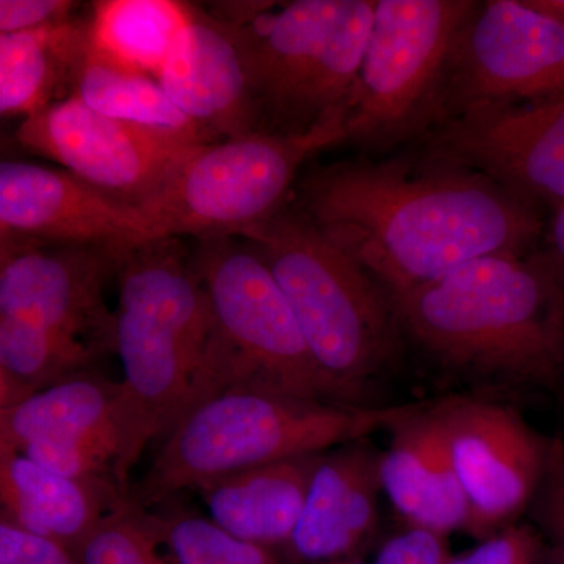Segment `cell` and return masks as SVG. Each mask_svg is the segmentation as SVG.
I'll use <instances>...</instances> for the list:
<instances>
[{
  "mask_svg": "<svg viewBox=\"0 0 564 564\" xmlns=\"http://www.w3.org/2000/svg\"><path fill=\"white\" fill-rule=\"evenodd\" d=\"M415 144L426 161L481 174L536 209L564 204V96L470 111Z\"/></svg>",
  "mask_w": 564,
  "mask_h": 564,
  "instance_id": "cell-13",
  "label": "cell"
},
{
  "mask_svg": "<svg viewBox=\"0 0 564 564\" xmlns=\"http://www.w3.org/2000/svg\"><path fill=\"white\" fill-rule=\"evenodd\" d=\"M422 404L356 406L247 389L204 400L163 436L133 499L150 508L221 475L325 454L391 430Z\"/></svg>",
  "mask_w": 564,
  "mask_h": 564,
  "instance_id": "cell-4",
  "label": "cell"
},
{
  "mask_svg": "<svg viewBox=\"0 0 564 564\" xmlns=\"http://www.w3.org/2000/svg\"><path fill=\"white\" fill-rule=\"evenodd\" d=\"M381 454V486L410 529L447 538L464 530L467 503L456 475L443 417L433 406L419 408L391 430Z\"/></svg>",
  "mask_w": 564,
  "mask_h": 564,
  "instance_id": "cell-19",
  "label": "cell"
},
{
  "mask_svg": "<svg viewBox=\"0 0 564 564\" xmlns=\"http://www.w3.org/2000/svg\"><path fill=\"white\" fill-rule=\"evenodd\" d=\"M347 111L303 133L252 132L192 152L150 215L165 239L242 237L285 206L313 155L347 141Z\"/></svg>",
  "mask_w": 564,
  "mask_h": 564,
  "instance_id": "cell-9",
  "label": "cell"
},
{
  "mask_svg": "<svg viewBox=\"0 0 564 564\" xmlns=\"http://www.w3.org/2000/svg\"><path fill=\"white\" fill-rule=\"evenodd\" d=\"M475 7L474 0H377L347 107V141L386 152L432 131L456 41Z\"/></svg>",
  "mask_w": 564,
  "mask_h": 564,
  "instance_id": "cell-8",
  "label": "cell"
},
{
  "mask_svg": "<svg viewBox=\"0 0 564 564\" xmlns=\"http://www.w3.org/2000/svg\"><path fill=\"white\" fill-rule=\"evenodd\" d=\"M73 555L77 564H177L165 518L150 513L132 496L104 516Z\"/></svg>",
  "mask_w": 564,
  "mask_h": 564,
  "instance_id": "cell-26",
  "label": "cell"
},
{
  "mask_svg": "<svg viewBox=\"0 0 564 564\" xmlns=\"http://www.w3.org/2000/svg\"><path fill=\"white\" fill-rule=\"evenodd\" d=\"M118 252L3 237L0 317L77 340L99 356L115 351V313L104 284L117 274Z\"/></svg>",
  "mask_w": 564,
  "mask_h": 564,
  "instance_id": "cell-15",
  "label": "cell"
},
{
  "mask_svg": "<svg viewBox=\"0 0 564 564\" xmlns=\"http://www.w3.org/2000/svg\"><path fill=\"white\" fill-rule=\"evenodd\" d=\"M99 358L88 345L31 323L0 317V411L91 370Z\"/></svg>",
  "mask_w": 564,
  "mask_h": 564,
  "instance_id": "cell-25",
  "label": "cell"
},
{
  "mask_svg": "<svg viewBox=\"0 0 564 564\" xmlns=\"http://www.w3.org/2000/svg\"><path fill=\"white\" fill-rule=\"evenodd\" d=\"M380 466L381 452L367 440L325 452L282 560L307 564L361 556L380 519Z\"/></svg>",
  "mask_w": 564,
  "mask_h": 564,
  "instance_id": "cell-18",
  "label": "cell"
},
{
  "mask_svg": "<svg viewBox=\"0 0 564 564\" xmlns=\"http://www.w3.org/2000/svg\"><path fill=\"white\" fill-rule=\"evenodd\" d=\"M148 444L124 386L93 370L0 411V454L20 452L52 473L124 494Z\"/></svg>",
  "mask_w": 564,
  "mask_h": 564,
  "instance_id": "cell-10",
  "label": "cell"
},
{
  "mask_svg": "<svg viewBox=\"0 0 564 564\" xmlns=\"http://www.w3.org/2000/svg\"><path fill=\"white\" fill-rule=\"evenodd\" d=\"M129 496L52 473L20 452L0 454L2 519L70 552Z\"/></svg>",
  "mask_w": 564,
  "mask_h": 564,
  "instance_id": "cell-21",
  "label": "cell"
},
{
  "mask_svg": "<svg viewBox=\"0 0 564 564\" xmlns=\"http://www.w3.org/2000/svg\"><path fill=\"white\" fill-rule=\"evenodd\" d=\"M242 239L272 272L326 380L345 402L372 406L366 393L404 343L391 293L296 204Z\"/></svg>",
  "mask_w": 564,
  "mask_h": 564,
  "instance_id": "cell-3",
  "label": "cell"
},
{
  "mask_svg": "<svg viewBox=\"0 0 564 564\" xmlns=\"http://www.w3.org/2000/svg\"><path fill=\"white\" fill-rule=\"evenodd\" d=\"M291 564H300V563H291ZM307 564H367V563L364 562L361 556H356V558L334 560V562L307 563Z\"/></svg>",
  "mask_w": 564,
  "mask_h": 564,
  "instance_id": "cell-34",
  "label": "cell"
},
{
  "mask_svg": "<svg viewBox=\"0 0 564 564\" xmlns=\"http://www.w3.org/2000/svg\"><path fill=\"white\" fill-rule=\"evenodd\" d=\"M0 236L122 251L165 239L148 212L118 202L66 172L0 163Z\"/></svg>",
  "mask_w": 564,
  "mask_h": 564,
  "instance_id": "cell-16",
  "label": "cell"
},
{
  "mask_svg": "<svg viewBox=\"0 0 564 564\" xmlns=\"http://www.w3.org/2000/svg\"><path fill=\"white\" fill-rule=\"evenodd\" d=\"M192 259L210 307L215 395L247 389L350 404L318 369L284 293L250 242L202 239Z\"/></svg>",
  "mask_w": 564,
  "mask_h": 564,
  "instance_id": "cell-7",
  "label": "cell"
},
{
  "mask_svg": "<svg viewBox=\"0 0 564 564\" xmlns=\"http://www.w3.org/2000/svg\"><path fill=\"white\" fill-rule=\"evenodd\" d=\"M296 206L391 296L475 259L532 252L544 229L532 204L421 154L333 163L304 177Z\"/></svg>",
  "mask_w": 564,
  "mask_h": 564,
  "instance_id": "cell-1",
  "label": "cell"
},
{
  "mask_svg": "<svg viewBox=\"0 0 564 564\" xmlns=\"http://www.w3.org/2000/svg\"><path fill=\"white\" fill-rule=\"evenodd\" d=\"M165 521L177 564H291L276 552L237 540L209 518L176 514Z\"/></svg>",
  "mask_w": 564,
  "mask_h": 564,
  "instance_id": "cell-27",
  "label": "cell"
},
{
  "mask_svg": "<svg viewBox=\"0 0 564 564\" xmlns=\"http://www.w3.org/2000/svg\"><path fill=\"white\" fill-rule=\"evenodd\" d=\"M90 47L88 21L70 20L18 33H0V111L31 117L74 96Z\"/></svg>",
  "mask_w": 564,
  "mask_h": 564,
  "instance_id": "cell-22",
  "label": "cell"
},
{
  "mask_svg": "<svg viewBox=\"0 0 564 564\" xmlns=\"http://www.w3.org/2000/svg\"><path fill=\"white\" fill-rule=\"evenodd\" d=\"M545 261L554 270L560 284L564 289V204L558 209L552 212L551 225L547 229V242L543 250Z\"/></svg>",
  "mask_w": 564,
  "mask_h": 564,
  "instance_id": "cell-33",
  "label": "cell"
},
{
  "mask_svg": "<svg viewBox=\"0 0 564 564\" xmlns=\"http://www.w3.org/2000/svg\"><path fill=\"white\" fill-rule=\"evenodd\" d=\"M79 7L68 0H0V33L35 31L70 20Z\"/></svg>",
  "mask_w": 564,
  "mask_h": 564,
  "instance_id": "cell-31",
  "label": "cell"
},
{
  "mask_svg": "<svg viewBox=\"0 0 564 564\" xmlns=\"http://www.w3.org/2000/svg\"><path fill=\"white\" fill-rule=\"evenodd\" d=\"M392 299L404 340L447 373L496 388L564 375V289L541 251L475 259Z\"/></svg>",
  "mask_w": 564,
  "mask_h": 564,
  "instance_id": "cell-2",
  "label": "cell"
},
{
  "mask_svg": "<svg viewBox=\"0 0 564 564\" xmlns=\"http://www.w3.org/2000/svg\"><path fill=\"white\" fill-rule=\"evenodd\" d=\"M563 96L564 0H486L456 41L436 126Z\"/></svg>",
  "mask_w": 564,
  "mask_h": 564,
  "instance_id": "cell-11",
  "label": "cell"
},
{
  "mask_svg": "<svg viewBox=\"0 0 564 564\" xmlns=\"http://www.w3.org/2000/svg\"><path fill=\"white\" fill-rule=\"evenodd\" d=\"M543 541L532 527L511 524L486 538L477 547L452 555L447 564H541Z\"/></svg>",
  "mask_w": 564,
  "mask_h": 564,
  "instance_id": "cell-28",
  "label": "cell"
},
{
  "mask_svg": "<svg viewBox=\"0 0 564 564\" xmlns=\"http://www.w3.org/2000/svg\"><path fill=\"white\" fill-rule=\"evenodd\" d=\"M322 456L262 464L212 478L195 489L214 524L237 540L276 552L299 525Z\"/></svg>",
  "mask_w": 564,
  "mask_h": 564,
  "instance_id": "cell-20",
  "label": "cell"
},
{
  "mask_svg": "<svg viewBox=\"0 0 564 564\" xmlns=\"http://www.w3.org/2000/svg\"><path fill=\"white\" fill-rule=\"evenodd\" d=\"M451 556L447 538L408 529L380 549L373 564H447Z\"/></svg>",
  "mask_w": 564,
  "mask_h": 564,
  "instance_id": "cell-30",
  "label": "cell"
},
{
  "mask_svg": "<svg viewBox=\"0 0 564 564\" xmlns=\"http://www.w3.org/2000/svg\"><path fill=\"white\" fill-rule=\"evenodd\" d=\"M17 140L111 198L150 214L203 144L106 117L77 96L24 118Z\"/></svg>",
  "mask_w": 564,
  "mask_h": 564,
  "instance_id": "cell-12",
  "label": "cell"
},
{
  "mask_svg": "<svg viewBox=\"0 0 564 564\" xmlns=\"http://www.w3.org/2000/svg\"><path fill=\"white\" fill-rule=\"evenodd\" d=\"M436 408L466 497L464 532L484 541L516 524L554 454L513 408L480 399H448Z\"/></svg>",
  "mask_w": 564,
  "mask_h": 564,
  "instance_id": "cell-14",
  "label": "cell"
},
{
  "mask_svg": "<svg viewBox=\"0 0 564 564\" xmlns=\"http://www.w3.org/2000/svg\"><path fill=\"white\" fill-rule=\"evenodd\" d=\"M188 118L220 140L261 131L247 62L228 24L192 7V20L159 74Z\"/></svg>",
  "mask_w": 564,
  "mask_h": 564,
  "instance_id": "cell-17",
  "label": "cell"
},
{
  "mask_svg": "<svg viewBox=\"0 0 564 564\" xmlns=\"http://www.w3.org/2000/svg\"><path fill=\"white\" fill-rule=\"evenodd\" d=\"M541 521L552 540L551 564H564V454L552 456Z\"/></svg>",
  "mask_w": 564,
  "mask_h": 564,
  "instance_id": "cell-32",
  "label": "cell"
},
{
  "mask_svg": "<svg viewBox=\"0 0 564 564\" xmlns=\"http://www.w3.org/2000/svg\"><path fill=\"white\" fill-rule=\"evenodd\" d=\"M115 352L150 443L214 397L212 317L192 254L174 237L118 252Z\"/></svg>",
  "mask_w": 564,
  "mask_h": 564,
  "instance_id": "cell-5",
  "label": "cell"
},
{
  "mask_svg": "<svg viewBox=\"0 0 564 564\" xmlns=\"http://www.w3.org/2000/svg\"><path fill=\"white\" fill-rule=\"evenodd\" d=\"M192 7L173 0H102L93 6V51L124 68L158 79L182 32Z\"/></svg>",
  "mask_w": 564,
  "mask_h": 564,
  "instance_id": "cell-24",
  "label": "cell"
},
{
  "mask_svg": "<svg viewBox=\"0 0 564 564\" xmlns=\"http://www.w3.org/2000/svg\"><path fill=\"white\" fill-rule=\"evenodd\" d=\"M74 96L106 117L166 133L188 143L220 141L188 118L170 99L158 79L110 62L93 51L91 44L82 63Z\"/></svg>",
  "mask_w": 564,
  "mask_h": 564,
  "instance_id": "cell-23",
  "label": "cell"
},
{
  "mask_svg": "<svg viewBox=\"0 0 564 564\" xmlns=\"http://www.w3.org/2000/svg\"><path fill=\"white\" fill-rule=\"evenodd\" d=\"M377 0L242 3L210 13L239 41L261 131L303 133L347 111Z\"/></svg>",
  "mask_w": 564,
  "mask_h": 564,
  "instance_id": "cell-6",
  "label": "cell"
},
{
  "mask_svg": "<svg viewBox=\"0 0 564 564\" xmlns=\"http://www.w3.org/2000/svg\"><path fill=\"white\" fill-rule=\"evenodd\" d=\"M0 564H77L63 545L0 519Z\"/></svg>",
  "mask_w": 564,
  "mask_h": 564,
  "instance_id": "cell-29",
  "label": "cell"
}]
</instances>
